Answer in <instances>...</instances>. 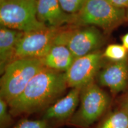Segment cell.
Returning <instances> with one entry per match:
<instances>
[{"instance_id":"6da1fadb","label":"cell","mask_w":128,"mask_h":128,"mask_svg":"<svg viewBox=\"0 0 128 128\" xmlns=\"http://www.w3.org/2000/svg\"><path fill=\"white\" fill-rule=\"evenodd\" d=\"M68 87L65 72L44 67L23 92L8 103L10 112L13 116L44 112L60 98Z\"/></svg>"},{"instance_id":"7a4b0ae2","label":"cell","mask_w":128,"mask_h":128,"mask_svg":"<svg viewBox=\"0 0 128 128\" xmlns=\"http://www.w3.org/2000/svg\"><path fill=\"white\" fill-rule=\"evenodd\" d=\"M109 94L92 82L81 89L79 108L67 124L76 128H90L108 111Z\"/></svg>"},{"instance_id":"3957f363","label":"cell","mask_w":128,"mask_h":128,"mask_svg":"<svg viewBox=\"0 0 128 128\" xmlns=\"http://www.w3.org/2000/svg\"><path fill=\"white\" fill-rule=\"evenodd\" d=\"M38 58L16 59L6 67L0 80V98L10 103L23 92L28 82L44 68Z\"/></svg>"},{"instance_id":"277c9868","label":"cell","mask_w":128,"mask_h":128,"mask_svg":"<svg viewBox=\"0 0 128 128\" xmlns=\"http://www.w3.org/2000/svg\"><path fill=\"white\" fill-rule=\"evenodd\" d=\"M0 23L22 32L47 28L37 17V0H0Z\"/></svg>"},{"instance_id":"5b68a950","label":"cell","mask_w":128,"mask_h":128,"mask_svg":"<svg viewBox=\"0 0 128 128\" xmlns=\"http://www.w3.org/2000/svg\"><path fill=\"white\" fill-rule=\"evenodd\" d=\"M104 39L95 26L73 24L62 28L55 44L66 46L75 58L98 51Z\"/></svg>"},{"instance_id":"8992f818","label":"cell","mask_w":128,"mask_h":128,"mask_svg":"<svg viewBox=\"0 0 128 128\" xmlns=\"http://www.w3.org/2000/svg\"><path fill=\"white\" fill-rule=\"evenodd\" d=\"M76 18L77 25L99 27L110 32L126 21V10L114 7L106 0H86Z\"/></svg>"},{"instance_id":"52a82bcc","label":"cell","mask_w":128,"mask_h":128,"mask_svg":"<svg viewBox=\"0 0 128 128\" xmlns=\"http://www.w3.org/2000/svg\"><path fill=\"white\" fill-rule=\"evenodd\" d=\"M62 28L47 27L41 30L24 32L17 44L14 60L41 59L55 44L56 38Z\"/></svg>"},{"instance_id":"ba28073f","label":"cell","mask_w":128,"mask_h":128,"mask_svg":"<svg viewBox=\"0 0 128 128\" xmlns=\"http://www.w3.org/2000/svg\"><path fill=\"white\" fill-rule=\"evenodd\" d=\"M103 58V53L98 50L75 58L65 72L68 87L82 88L94 82L100 71Z\"/></svg>"},{"instance_id":"9c48e42d","label":"cell","mask_w":128,"mask_h":128,"mask_svg":"<svg viewBox=\"0 0 128 128\" xmlns=\"http://www.w3.org/2000/svg\"><path fill=\"white\" fill-rule=\"evenodd\" d=\"M81 89L71 88L66 95L44 110L42 119L54 126L55 124H67L76 113L80 104Z\"/></svg>"},{"instance_id":"30bf717a","label":"cell","mask_w":128,"mask_h":128,"mask_svg":"<svg viewBox=\"0 0 128 128\" xmlns=\"http://www.w3.org/2000/svg\"><path fill=\"white\" fill-rule=\"evenodd\" d=\"M100 87L108 88L113 95L124 92L128 87V60L112 62L99 71L97 76Z\"/></svg>"},{"instance_id":"8fae6325","label":"cell","mask_w":128,"mask_h":128,"mask_svg":"<svg viewBox=\"0 0 128 128\" xmlns=\"http://www.w3.org/2000/svg\"><path fill=\"white\" fill-rule=\"evenodd\" d=\"M37 17L46 27L60 28L76 24V14L71 15L60 7L58 0H37Z\"/></svg>"},{"instance_id":"7c38bea8","label":"cell","mask_w":128,"mask_h":128,"mask_svg":"<svg viewBox=\"0 0 128 128\" xmlns=\"http://www.w3.org/2000/svg\"><path fill=\"white\" fill-rule=\"evenodd\" d=\"M24 32L1 26L0 28V73L14 60L17 44Z\"/></svg>"},{"instance_id":"4fadbf2b","label":"cell","mask_w":128,"mask_h":128,"mask_svg":"<svg viewBox=\"0 0 128 128\" xmlns=\"http://www.w3.org/2000/svg\"><path fill=\"white\" fill-rule=\"evenodd\" d=\"M44 67L66 72L75 58L66 46L55 44L44 57L40 59Z\"/></svg>"},{"instance_id":"5bb4252c","label":"cell","mask_w":128,"mask_h":128,"mask_svg":"<svg viewBox=\"0 0 128 128\" xmlns=\"http://www.w3.org/2000/svg\"><path fill=\"white\" fill-rule=\"evenodd\" d=\"M93 128H128V114L118 107L107 112Z\"/></svg>"},{"instance_id":"9a60e30c","label":"cell","mask_w":128,"mask_h":128,"mask_svg":"<svg viewBox=\"0 0 128 128\" xmlns=\"http://www.w3.org/2000/svg\"><path fill=\"white\" fill-rule=\"evenodd\" d=\"M103 58L112 62H119L127 59L128 50L122 44H110L103 53Z\"/></svg>"},{"instance_id":"2e32d148","label":"cell","mask_w":128,"mask_h":128,"mask_svg":"<svg viewBox=\"0 0 128 128\" xmlns=\"http://www.w3.org/2000/svg\"><path fill=\"white\" fill-rule=\"evenodd\" d=\"M60 7L66 13L76 15L82 9L86 0H58Z\"/></svg>"},{"instance_id":"e0dca14e","label":"cell","mask_w":128,"mask_h":128,"mask_svg":"<svg viewBox=\"0 0 128 128\" xmlns=\"http://www.w3.org/2000/svg\"><path fill=\"white\" fill-rule=\"evenodd\" d=\"M55 126L45 120H20L13 128H54Z\"/></svg>"},{"instance_id":"ac0fdd59","label":"cell","mask_w":128,"mask_h":128,"mask_svg":"<svg viewBox=\"0 0 128 128\" xmlns=\"http://www.w3.org/2000/svg\"><path fill=\"white\" fill-rule=\"evenodd\" d=\"M12 115L10 112L8 104L0 98V127L6 128L12 124Z\"/></svg>"},{"instance_id":"d6986e66","label":"cell","mask_w":128,"mask_h":128,"mask_svg":"<svg viewBox=\"0 0 128 128\" xmlns=\"http://www.w3.org/2000/svg\"><path fill=\"white\" fill-rule=\"evenodd\" d=\"M110 4L119 8L126 9L128 7V0H106Z\"/></svg>"},{"instance_id":"ffe728a7","label":"cell","mask_w":128,"mask_h":128,"mask_svg":"<svg viewBox=\"0 0 128 128\" xmlns=\"http://www.w3.org/2000/svg\"><path fill=\"white\" fill-rule=\"evenodd\" d=\"M119 108L124 110V112L128 114V96H126V97L123 99L120 102L119 105Z\"/></svg>"},{"instance_id":"44dd1931","label":"cell","mask_w":128,"mask_h":128,"mask_svg":"<svg viewBox=\"0 0 128 128\" xmlns=\"http://www.w3.org/2000/svg\"><path fill=\"white\" fill-rule=\"evenodd\" d=\"M122 45L127 49L128 51V33L124 34L121 38Z\"/></svg>"},{"instance_id":"7402d4cb","label":"cell","mask_w":128,"mask_h":128,"mask_svg":"<svg viewBox=\"0 0 128 128\" xmlns=\"http://www.w3.org/2000/svg\"><path fill=\"white\" fill-rule=\"evenodd\" d=\"M126 21H128V7L126 8Z\"/></svg>"}]
</instances>
